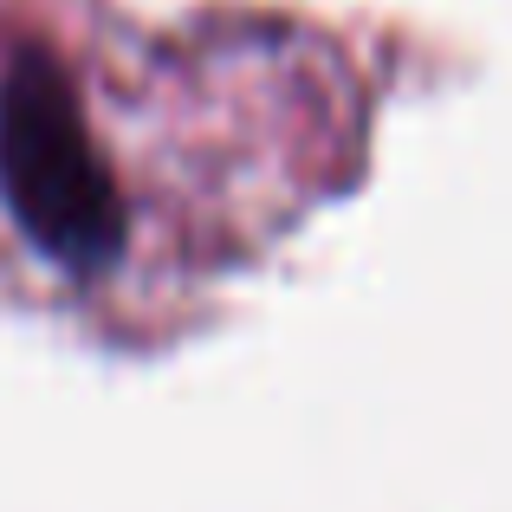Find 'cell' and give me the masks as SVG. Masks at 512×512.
<instances>
[{
  "label": "cell",
  "mask_w": 512,
  "mask_h": 512,
  "mask_svg": "<svg viewBox=\"0 0 512 512\" xmlns=\"http://www.w3.org/2000/svg\"><path fill=\"white\" fill-rule=\"evenodd\" d=\"M0 201L13 227L65 273H104L124 247V195L52 52L0 72Z\"/></svg>",
  "instance_id": "1"
}]
</instances>
